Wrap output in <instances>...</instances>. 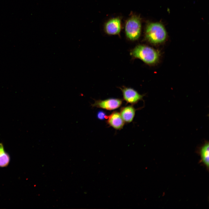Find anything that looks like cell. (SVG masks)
Listing matches in <instances>:
<instances>
[{"instance_id":"2","label":"cell","mask_w":209,"mask_h":209,"mask_svg":"<svg viewBox=\"0 0 209 209\" xmlns=\"http://www.w3.org/2000/svg\"><path fill=\"white\" fill-rule=\"evenodd\" d=\"M145 36L146 39L154 44L163 42L166 39V30L162 24L158 23H149L147 26Z\"/></svg>"},{"instance_id":"10","label":"cell","mask_w":209,"mask_h":209,"mask_svg":"<svg viewBox=\"0 0 209 209\" xmlns=\"http://www.w3.org/2000/svg\"><path fill=\"white\" fill-rule=\"evenodd\" d=\"M10 158L9 155L5 152L0 156V167H6L8 165L10 161Z\"/></svg>"},{"instance_id":"1","label":"cell","mask_w":209,"mask_h":209,"mask_svg":"<svg viewBox=\"0 0 209 209\" xmlns=\"http://www.w3.org/2000/svg\"><path fill=\"white\" fill-rule=\"evenodd\" d=\"M131 53L134 57L138 58L149 64H153L157 62L160 55L157 50L143 45H139L136 46Z\"/></svg>"},{"instance_id":"3","label":"cell","mask_w":209,"mask_h":209,"mask_svg":"<svg viewBox=\"0 0 209 209\" xmlns=\"http://www.w3.org/2000/svg\"><path fill=\"white\" fill-rule=\"evenodd\" d=\"M141 24L139 18L136 16H133L126 21L125 31L127 38L131 40L138 39L140 36Z\"/></svg>"},{"instance_id":"12","label":"cell","mask_w":209,"mask_h":209,"mask_svg":"<svg viewBox=\"0 0 209 209\" xmlns=\"http://www.w3.org/2000/svg\"><path fill=\"white\" fill-rule=\"evenodd\" d=\"M3 145L0 143V156L5 153Z\"/></svg>"},{"instance_id":"11","label":"cell","mask_w":209,"mask_h":209,"mask_svg":"<svg viewBox=\"0 0 209 209\" xmlns=\"http://www.w3.org/2000/svg\"><path fill=\"white\" fill-rule=\"evenodd\" d=\"M96 116L98 119L104 120L105 119H107L108 116L105 112L103 110H100L97 112Z\"/></svg>"},{"instance_id":"9","label":"cell","mask_w":209,"mask_h":209,"mask_svg":"<svg viewBox=\"0 0 209 209\" xmlns=\"http://www.w3.org/2000/svg\"><path fill=\"white\" fill-rule=\"evenodd\" d=\"M136 110L132 105L120 108V113L125 122L129 123L132 121L135 115Z\"/></svg>"},{"instance_id":"8","label":"cell","mask_w":209,"mask_h":209,"mask_svg":"<svg viewBox=\"0 0 209 209\" xmlns=\"http://www.w3.org/2000/svg\"><path fill=\"white\" fill-rule=\"evenodd\" d=\"M201 159L199 163H202L205 165L208 170L209 165V144L208 141L205 142L204 144L198 149V151Z\"/></svg>"},{"instance_id":"7","label":"cell","mask_w":209,"mask_h":209,"mask_svg":"<svg viewBox=\"0 0 209 209\" xmlns=\"http://www.w3.org/2000/svg\"><path fill=\"white\" fill-rule=\"evenodd\" d=\"M120 19L116 18L111 19L105 24V29L108 34L115 35L119 33L121 29Z\"/></svg>"},{"instance_id":"6","label":"cell","mask_w":209,"mask_h":209,"mask_svg":"<svg viewBox=\"0 0 209 209\" xmlns=\"http://www.w3.org/2000/svg\"><path fill=\"white\" fill-rule=\"evenodd\" d=\"M107 123L110 126L116 130L122 129L125 122L122 118L120 113L117 111H114L108 116Z\"/></svg>"},{"instance_id":"5","label":"cell","mask_w":209,"mask_h":209,"mask_svg":"<svg viewBox=\"0 0 209 209\" xmlns=\"http://www.w3.org/2000/svg\"><path fill=\"white\" fill-rule=\"evenodd\" d=\"M121 89L122 92L123 99L127 103L134 105L142 100L143 98V95L140 94L133 88L125 87Z\"/></svg>"},{"instance_id":"4","label":"cell","mask_w":209,"mask_h":209,"mask_svg":"<svg viewBox=\"0 0 209 209\" xmlns=\"http://www.w3.org/2000/svg\"><path fill=\"white\" fill-rule=\"evenodd\" d=\"M94 100V103L91 104L92 107H96L108 110H112L118 108L122 105V100L116 98Z\"/></svg>"}]
</instances>
